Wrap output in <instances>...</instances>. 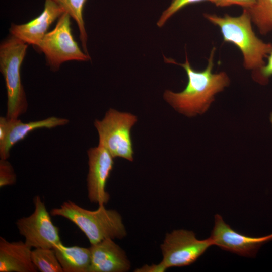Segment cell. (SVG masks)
I'll list each match as a JSON object with an SVG mask.
<instances>
[{
  "label": "cell",
  "instance_id": "obj_8",
  "mask_svg": "<svg viewBox=\"0 0 272 272\" xmlns=\"http://www.w3.org/2000/svg\"><path fill=\"white\" fill-rule=\"evenodd\" d=\"M33 203V212L16 221L19 232L31 248L53 249L61 242L59 228L52 223L51 214L39 195L34 197Z\"/></svg>",
  "mask_w": 272,
  "mask_h": 272
},
{
  "label": "cell",
  "instance_id": "obj_10",
  "mask_svg": "<svg viewBox=\"0 0 272 272\" xmlns=\"http://www.w3.org/2000/svg\"><path fill=\"white\" fill-rule=\"evenodd\" d=\"M89 171L87 177L88 197L91 202L105 205L110 199L106 191V182L113 167V157L104 147L98 144L87 152Z\"/></svg>",
  "mask_w": 272,
  "mask_h": 272
},
{
  "label": "cell",
  "instance_id": "obj_24",
  "mask_svg": "<svg viewBox=\"0 0 272 272\" xmlns=\"http://www.w3.org/2000/svg\"><path fill=\"white\" fill-rule=\"evenodd\" d=\"M270 121L272 124V113L271 114V115H270Z\"/></svg>",
  "mask_w": 272,
  "mask_h": 272
},
{
  "label": "cell",
  "instance_id": "obj_7",
  "mask_svg": "<svg viewBox=\"0 0 272 272\" xmlns=\"http://www.w3.org/2000/svg\"><path fill=\"white\" fill-rule=\"evenodd\" d=\"M212 246L209 237L199 240L192 231L174 230L166 234L161 244L163 255L161 262L167 269L188 266L194 263Z\"/></svg>",
  "mask_w": 272,
  "mask_h": 272
},
{
  "label": "cell",
  "instance_id": "obj_20",
  "mask_svg": "<svg viewBox=\"0 0 272 272\" xmlns=\"http://www.w3.org/2000/svg\"><path fill=\"white\" fill-rule=\"evenodd\" d=\"M16 175L12 165L7 159L0 160V187L14 185Z\"/></svg>",
  "mask_w": 272,
  "mask_h": 272
},
{
  "label": "cell",
  "instance_id": "obj_6",
  "mask_svg": "<svg viewBox=\"0 0 272 272\" xmlns=\"http://www.w3.org/2000/svg\"><path fill=\"white\" fill-rule=\"evenodd\" d=\"M137 121V116L131 113L109 109L102 120L94 122L99 135V144L107 149L113 158L132 161L133 149L130 132Z\"/></svg>",
  "mask_w": 272,
  "mask_h": 272
},
{
  "label": "cell",
  "instance_id": "obj_9",
  "mask_svg": "<svg viewBox=\"0 0 272 272\" xmlns=\"http://www.w3.org/2000/svg\"><path fill=\"white\" fill-rule=\"evenodd\" d=\"M213 245L223 250L246 257H254L260 247L272 240V234L251 237L236 231L219 214L215 215V224L209 237Z\"/></svg>",
  "mask_w": 272,
  "mask_h": 272
},
{
  "label": "cell",
  "instance_id": "obj_18",
  "mask_svg": "<svg viewBox=\"0 0 272 272\" xmlns=\"http://www.w3.org/2000/svg\"><path fill=\"white\" fill-rule=\"evenodd\" d=\"M31 258L41 272H63L53 249L35 248L32 250Z\"/></svg>",
  "mask_w": 272,
  "mask_h": 272
},
{
  "label": "cell",
  "instance_id": "obj_21",
  "mask_svg": "<svg viewBox=\"0 0 272 272\" xmlns=\"http://www.w3.org/2000/svg\"><path fill=\"white\" fill-rule=\"evenodd\" d=\"M256 2V0H216L215 5L221 7L237 5L243 9H249L254 5Z\"/></svg>",
  "mask_w": 272,
  "mask_h": 272
},
{
  "label": "cell",
  "instance_id": "obj_13",
  "mask_svg": "<svg viewBox=\"0 0 272 272\" xmlns=\"http://www.w3.org/2000/svg\"><path fill=\"white\" fill-rule=\"evenodd\" d=\"M32 248L22 241L9 242L0 237V272H36Z\"/></svg>",
  "mask_w": 272,
  "mask_h": 272
},
{
  "label": "cell",
  "instance_id": "obj_2",
  "mask_svg": "<svg viewBox=\"0 0 272 272\" xmlns=\"http://www.w3.org/2000/svg\"><path fill=\"white\" fill-rule=\"evenodd\" d=\"M205 18L220 30L224 42L232 43L241 52L245 68L256 71L265 64L272 50V44L265 43L257 37L252 27V21L247 9L241 15L223 16L205 13Z\"/></svg>",
  "mask_w": 272,
  "mask_h": 272
},
{
  "label": "cell",
  "instance_id": "obj_1",
  "mask_svg": "<svg viewBox=\"0 0 272 272\" xmlns=\"http://www.w3.org/2000/svg\"><path fill=\"white\" fill-rule=\"evenodd\" d=\"M215 52L213 47L206 68L201 71L191 67L186 54L184 63H178L164 56L165 62L180 65L187 75L188 82L182 91L175 93L166 90L163 95L164 99L178 112L187 116L204 113L214 101L215 95L229 85L230 80L226 73L212 72Z\"/></svg>",
  "mask_w": 272,
  "mask_h": 272
},
{
  "label": "cell",
  "instance_id": "obj_12",
  "mask_svg": "<svg viewBox=\"0 0 272 272\" xmlns=\"http://www.w3.org/2000/svg\"><path fill=\"white\" fill-rule=\"evenodd\" d=\"M91 262L89 272H126L131 264L124 251L113 239H105L89 247Z\"/></svg>",
  "mask_w": 272,
  "mask_h": 272
},
{
  "label": "cell",
  "instance_id": "obj_4",
  "mask_svg": "<svg viewBox=\"0 0 272 272\" xmlns=\"http://www.w3.org/2000/svg\"><path fill=\"white\" fill-rule=\"evenodd\" d=\"M28 45L11 34L0 45V71L5 81L7 96L6 117L8 119L18 118L27 109L20 69Z\"/></svg>",
  "mask_w": 272,
  "mask_h": 272
},
{
  "label": "cell",
  "instance_id": "obj_3",
  "mask_svg": "<svg viewBox=\"0 0 272 272\" xmlns=\"http://www.w3.org/2000/svg\"><path fill=\"white\" fill-rule=\"evenodd\" d=\"M53 216L64 217L74 223L86 235L91 245L105 239H122L127 234L121 215L116 210L99 205L89 210L67 200L50 212Z\"/></svg>",
  "mask_w": 272,
  "mask_h": 272
},
{
  "label": "cell",
  "instance_id": "obj_15",
  "mask_svg": "<svg viewBox=\"0 0 272 272\" xmlns=\"http://www.w3.org/2000/svg\"><path fill=\"white\" fill-rule=\"evenodd\" d=\"M53 249L63 272H89L91 262L90 248L67 247L61 242Z\"/></svg>",
  "mask_w": 272,
  "mask_h": 272
},
{
  "label": "cell",
  "instance_id": "obj_14",
  "mask_svg": "<svg viewBox=\"0 0 272 272\" xmlns=\"http://www.w3.org/2000/svg\"><path fill=\"white\" fill-rule=\"evenodd\" d=\"M68 122L67 119L54 116L27 123H24L18 118H8L7 132L4 139L0 141L1 159H7L12 146L23 140L31 131L39 128H52L64 125Z\"/></svg>",
  "mask_w": 272,
  "mask_h": 272
},
{
  "label": "cell",
  "instance_id": "obj_19",
  "mask_svg": "<svg viewBox=\"0 0 272 272\" xmlns=\"http://www.w3.org/2000/svg\"><path fill=\"white\" fill-rule=\"evenodd\" d=\"M206 1L215 4L216 0H172L169 6L160 17L157 25L159 27H162L171 16L183 8L188 5Z\"/></svg>",
  "mask_w": 272,
  "mask_h": 272
},
{
  "label": "cell",
  "instance_id": "obj_22",
  "mask_svg": "<svg viewBox=\"0 0 272 272\" xmlns=\"http://www.w3.org/2000/svg\"><path fill=\"white\" fill-rule=\"evenodd\" d=\"M259 76H260L259 81L265 82L269 77L272 76V50L267 57V62L259 71L256 79L258 81Z\"/></svg>",
  "mask_w": 272,
  "mask_h": 272
},
{
  "label": "cell",
  "instance_id": "obj_16",
  "mask_svg": "<svg viewBox=\"0 0 272 272\" xmlns=\"http://www.w3.org/2000/svg\"><path fill=\"white\" fill-rule=\"evenodd\" d=\"M61 7L77 23L83 50L89 54L87 49L88 36L83 18L84 8L87 0H50Z\"/></svg>",
  "mask_w": 272,
  "mask_h": 272
},
{
  "label": "cell",
  "instance_id": "obj_17",
  "mask_svg": "<svg viewBox=\"0 0 272 272\" xmlns=\"http://www.w3.org/2000/svg\"><path fill=\"white\" fill-rule=\"evenodd\" d=\"M247 9L261 34L272 31V0H256L254 6Z\"/></svg>",
  "mask_w": 272,
  "mask_h": 272
},
{
  "label": "cell",
  "instance_id": "obj_5",
  "mask_svg": "<svg viewBox=\"0 0 272 272\" xmlns=\"http://www.w3.org/2000/svg\"><path fill=\"white\" fill-rule=\"evenodd\" d=\"M71 16L64 12L58 19L54 28L47 32L35 47L43 53L48 65L58 71L64 62L71 60L87 61L91 59L81 49L72 33Z\"/></svg>",
  "mask_w": 272,
  "mask_h": 272
},
{
  "label": "cell",
  "instance_id": "obj_11",
  "mask_svg": "<svg viewBox=\"0 0 272 272\" xmlns=\"http://www.w3.org/2000/svg\"><path fill=\"white\" fill-rule=\"evenodd\" d=\"M65 12L63 9L50 0H45L42 13L30 21L22 24L12 23L10 34L28 45L37 46L50 25Z\"/></svg>",
  "mask_w": 272,
  "mask_h": 272
},
{
  "label": "cell",
  "instance_id": "obj_23",
  "mask_svg": "<svg viewBox=\"0 0 272 272\" xmlns=\"http://www.w3.org/2000/svg\"><path fill=\"white\" fill-rule=\"evenodd\" d=\"M167 268L160 262L158 264H152L151 265H145L141 268H138L134 271L138 272H163Z\"/></svg>",
  "mask_w": 272,
  "mask_h": 272
}]
</instances>
